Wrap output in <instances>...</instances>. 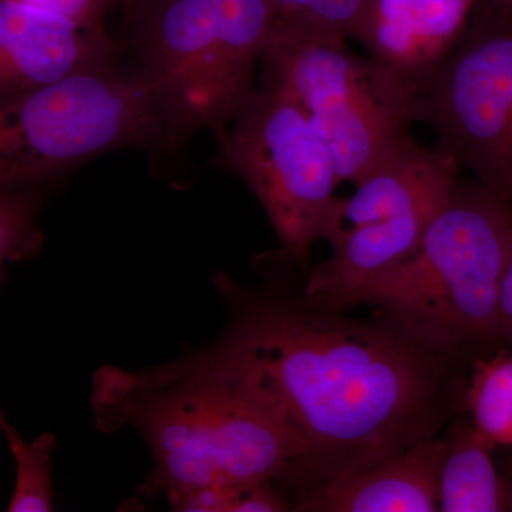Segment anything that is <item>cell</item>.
<instances>
[{
	"instance_id": "5bb4252c",
	"label": "cell",
	"mask_w": 512,
	"mask_h": 512,
	"mask_svg": "<svg viewBox=\"0 0 512 512\" xmlns=\"http://www.w3.org/2000/svg\"><path fill=\"white\" fill-rule=\"evenodd\" d=\"M439 477V511L507 512L503 477L491 443L466 412L453 417Z\"/></svg>"
},
{
	"instance_id": "9c48e42d",
	"label": "cell",
	"mask_w": 512,
	"mask_h": 512,
	"mask_svg": "<svg viewBox=\"0 0 512 512\" xmlns=\"http://www.w3.org/2000/svg\"><path fill=\"white\" fill-rule=\"evenodd\" d=\"M136 66L177 148L202 128H220L218 37L208 0H140Z\"/></svg>"
},
{
	"instance_id": "277c9868",
	"label": "cell",
	"mask_w": 512,
	"mask_h": 512,
	"mask_svg": "<svg viewBox=\"0 0 512 512\" xmlns=\"http://www.w3.org/2000/svg\"><path fill=\"white\" fill-rule=\"evenodd\" d=\"M174 150L136 64L84 70L0 100V191L46 192L117 150Z\"/></svg>"
},
{
	"instance_id": "8992f818",
	"label": "cell",
	"mask_w": 512,
	"mask_h": 512,
	"mask_svg": "<svg viewBox=\"0 0 512 512\" xmlns=\"http://www.w3.org/2000/svg\"><path fill=\"white\" fill-rule=\"evenodd\" d=\"M463 168L441 148L406 137L342 198L328 242L332 255L308 274V301L346 311L377 278L412 254L446 207Z\"/></svg>"
},
{
	"instance_id": "3957f363",
	"label": "cell",
	"mask_w": 512,
	"mask_h": 512,
	"mask_svg": "<svg viewBox=\"0 0 512 512\" xmlns=\"http://www.w3.org/2000/svg\"><path fill=\"white\" fill-rule=\"evenodd\" d=\"M512 259V205L458 181L416 249L355 306H375L421 348L471 366L500 348L501 284Z\"/></svg>"
},
{
	"instance_id": "9a60e30c",
	"label": "cell",
	"mask_w": 512,
	"mask_h": 512,
	"mask_svg": "<svg viewBox=\"0 0 512 512\" xmlns=\"http://www.w3.org/2000/svg\"><path fill=\"white\" fill-rule=\"evenodd\" d=\"M466 413L495 447L512 448V345L500 346L471 365Z\"/></svg>"
},
{
	"instance_id": "44dd1931",
	"label": "cell",
	"mask_w": 512,
	"mask_h": 512,
	"mask_svg": "<svg viewBox=\"0 0 512 512\" xmlns=\"http://www.w3.org/2000/svg\"><path fill=\"white\" fill-rule=\"evenodd\" d=\"M498 333H500V346L512 345V259L501 284Z\"/></svg>"
},
{
	"instance_id": "30bf717a",
	"label": "cell",
	"mask_w": 512,
	"mask_h": 512,
	"mask_svg": "<svg viewBox=\"0 0 512 512\" xmlns=\"http://www.w3.org/2000/svg\"><path fill=\"white\" fill-rule=\"evenodd\" d=\"M120 52L106 28L0 0V100L119 62Z\"/></svg>"
},
{
	"instance_id": "6da1fadb",
	"label": "cell",
	"mask_w": 512,
	"mask_h": 512,
	"mask_svg": "<svg viewBox=\"0 0 512 512\" xmlns=\"http://www.w3.org/2000/svg\"><path fill=\"white\" fill-rule=\"evenodd\" d=\"M229 320L208 355L281 423L302 453L299 497L437 436L466 412L471 366L389 323L356 320L301 293L249 289L218 272Z\"/></svg>"
},
{
	"instance_id": "d6986e66",
	"label": "cell",
	"mask_w": 512,
	"mask_h": 512,
	"mask_svg": "<svg viewBox=\"0 0 512 512\" xmlns=\"http://www.w3.org/2000/svg\"><path fill=\"white\" fill-rule=\"evenodd\" d=\"M275 23L355 37L367 0H268Z\"/></svg>"
},
{
	"instance_id": "5b68a950",
	"label": "cell",
	"mask_w": 512,
	"mask_h": 512,
	"mask_svg": "<svg viewBox=\"0 0 512 512\" xmlns=\"http://www.w3.org/2000/svg\"><path fill=\"white\" fill-rule=\"evenodd\" d=\"M261 63L262 80L289 94L328 144L340 183H359L416 121L419 87L355 55L339 33L274 23Z\"/></svg>"
},
{
	"instance_id": "603a6c76",
	"label": "cell",
	"mask_w": 512,
	"mask_h": 512,
	"mask_svg": "<svg viewBox=\"0 0 512 512\" xmlns=\"http://www.w3.org/2000/svg\"><path fill=\"white\" fill-rule=\"evenodd\" d=\"M490 3L498 12L504 13L505 16L512 19V0H485Z\"/></svg>"
},
{
	"instance_id": "ac0fdd59",
	"label": "cell",
	"mask_w": 512,
	"mask_h": 512,
	"mask_svg": "<svg viewBox=\"0 0 512 512\" xmlns=\"http://www.w3.org/2000/svg\"><path fill=\"white\" fill-rule=\"evenodd\" d=\"M185 512H284L293 511L291 497L279 485L255 483L218 485L191 491L174 504Z\"/></svg>"
},
{
	"instance_id": "ffe728a7",
	"label": "cell",
	"mask_w": 512,
	"mask_h": 512,
	"mask_svg": "<svg viewBox=\"0 0 512 512\" xmlns=\"http://www.w3.org/2000/svg\"><path fill=\"white\" fill-rule=\"evenodd\" d=\"M35 8L50 10L92 28H106L104 19L119 0H13Z\"/></svg>"
},
{
	"instance_id": "4fadbf2b",
	"label": "cell",
	"mask_w": 512,
	"mask_h": 512,
	"mask_svg": "<svg viewBox=\"0 0 512 512\" xmlns=\"http://www.w3.org/2000/svg\"><path fill=\"white\" fill-rule=\"evenodd\" d=\"M218 37L217 110L220 130L231 123L256 90L275 16L268 0H208Z\"/></svg>"
},
{
	"instance_id": "7c38bea8",
	"label": "cell",
	"mask_w": 512,
	"mask_h": 512,
	"mask_svg": "<svg viewBox=\"0 0 512 512\" xmlns=\"http://www.w3.org/2000/svg\"><path fill=\"white\" fill-rule=\"evenodd\" d=\"M444 451V437L416 441L382 461L316 485L295 501V511H439Z\"/></svg>"
},
{
	"instance_id": "ba28073f",
	"label": "cell",
	"mask_w": 512,
	"mask_h": 512,
	"mask_svg": "<svg viewBox=\"0 0 512 512\" xmlns=\"http://www.w3.org/2000/svg\"><path fill=\"white\" fill-rule=\"evenodd\" d=\"M473 12L464 36L419 87L416 121L477 184L512 205V19L490 3Z\"/></svg>"
},
{
	"instance_id": "52a82bcc",
	"label": "cell",
	"mask_w": 512,
	"mask_h": 512,
	"mask_svg": "<svg viewBox=\"0 0 512 512\" xmlns=\"http://www.w3.org/2000/svg\"><path fill=\"white\" fill-rule=\"evenodd\" d=\"M217 136V167L254 192L281 242L282 258L305 265L313 245L328 241L342 201L328 144L301 106L264 80Z\"/></svg>"
},
{
	"instance_id": "8fae6325",
	"label": "cell",
	"mask_w": 512,
	"mask_h": 512,
	"mask_svg": "<svg viewBox=\"0 0 512 512\" xmlns=\"http://www.w3.org/2000/svg\"><path fill=\"white\" fill-rule=\"evenodd\" d=\"M478 0H367L356 35L369 56L420 87L464 36Z\"/></svg>"
},
{
	"instance_id": "7402d4cb",
	"label": "cell",
	"mask_w": 512,
	"mask_h": 512,
	"mask_svg": "<svg viewBox=\"0 0 512 512\" xmlns=\"http://www.w3.org/2000/svg\"><path fill=\"white\" fill-rule=\"evenodd\" d=\"M495 460H497L498 470H500L501 477H503L507 512H512V448L497 447Z\"/></svg>"
},
{
	"instance_id": "e0dca14e",
	"label": "cell",
	"mask_w": 512,
	"mask_h": 512,
	"mask_svg": "<svg viewBox=\"0 0 512 512\" xmlns=\"http://www.w3.org/2000/svg\"><path fill=\"white\" fill-rule=\"evenodd\" d=\"M45 197L42 191H0V285L6 265L32 259L45 244L37 221Z\"/></svg>"
},
{
	"instance_id": "7a4b0ae2",
	"label": "cell",
	"mask_w": 512,
	"mask_h": 512,
	"mask_svg": "<svg viewBox=\"0 0 512 512\" xmlns=\"http://www.w3.org/2000/svg\"><path fill=\"white\" fill-rule=\"evenodd\" d=\"M90 402L96 429L133 427L150 447L143 497H164L174 507L198 488L255 483L299 493L301 450L204 348L137 372L100 367Z\"/></svg>"
},
{
	"instance_id": "2e32d148",
	"label": "cell",
	"mask_w": 512,
	"mask_h": 512,
	"mask_svg": "<svg viewBox=\"0 0 512 512\" xmlns=\"http://www.w3.org/2000/svg\"><path fill=\"white\" fill-rule=\"evenodd\" d=\"M0 431L8 441L10 453L15 458L16 483L10 512H47L55 507L53 503V481L50 460L55 451L56 437L45 433L32 443L25 441L19 431L6 419L0 409Z\"/></svg>"
}]
</instances>
